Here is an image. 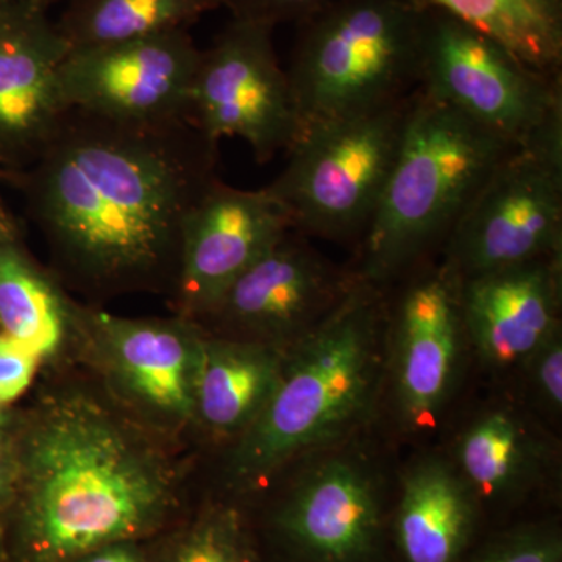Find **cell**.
<instances>
[{
    "label": "cell",
    "instance_id": "obj_1",
    "mask_svg": "<svg viewBox=\"0 0 562 562\" xmlns=\"http://www.w3.org/2000/svg\"><path fill=\"white\" fill-rule=\"evenodd\" d=\"M191 121L66 110L38 158L7 173L63 276L91 294L176 286L184 222L221 179Z\"/></svg>",
    "mask_w": 562,
    "mask_h": 562
},
{
    "label": "cell",
    "instance_id": "obj_2",
    "mask_svg": "<svg viewBox=\"0 0 562 562\" xmlns=\"http://www.w3.org/2000/svg\"><path fill=\"white\" fill-rule=\"evenodd\" d=\"M14 436L21 562H76L135 542L177 506L179 475L168 454L87 392L54 395Z\"/></svg>",
    "mask_w": 562,
    "mask_h": 562
},
{
    "label": "cell",
    "instance_id": "obj_3",
    "mask_svg": "<svg viewBox=\"0 0 562 562\" xmlns=\"http://www.w3.org/2000/svg\"><path fill=\"white\" fill-rule=\"evenodd\" d=\"M386 375V290L355 276L341 302L284 351L271 397L228 454L232 486L257 490L290 462L342 446L371 420Z\"/></svg>",
    "mask_w": 562,
    "mask_h": 562
},
{
    "label": "cell",
    "instance_id": "obj_4",
    "mask_svg": "<svg viewBox=\"0 0 562 562\" xmlns=\"http://www.w3.org/2000/svg\"><path fill=\"white\" fill-rule=\"evenodd\" d=\"M512 149L417 90L390 179L360 239L355 276L386 290L430 261L494 166Z\"/></svg>",
    "mask_w": 562,
    "mask_h": 562
},
{
    "label": "cell",
    "instance_id": "obj_5",
    "mask_svg": "<svg viewBox=\"0 0 562 562\" xmlns=\"http://www.w3.org/2000/svg\"><path fill=\"white\" fill-rule=\"evenodd\" d=\"M424 18L416 0H338L299 22L286 74L303 127L419 90Z\"/></svg>",
    "mask_w": 562,
    "mask_h": 562
},
{
    "label": "cell",
    "instance_id": "obj_6",
    "mask_svg": "<svg viewBox=\"0 0 562 562\" xmlns=\"http://www.w3.org/2000/svg\"><path fill=\"white\" fill-rule=\"evenodd\" d=\"M414 94L303 127L283 171L265 188L295 232L330 241L362 238L390 179Z\"/></svg>",
    "mask_w": 562,
    "mask_h": 562
},
{
    "label": "cell",
    "instance_id": "obj_7",
    "mask_svg": "<svg viewBox=\"0 0 562 562\" xmlns=\"http://www.w3.org/2000/svg\"><path fill=\"white\" fill-rule=\"evenodd\" d=\"M419 90L509 146L562 139V77L446 11L425 9Z\"/></svg>",
    "mask_w": 562,
    "mask_h": 562
},
{
    "label": "cell",
    "instance_id": "obj_8",
    "mask_svg": "<svg viewBox=\"0 0 562 562\" xmlns=\"http://www.w3.org/2000/svg\"><path fill=\"white\" fill-rule=\"evenodd\" d=\"M439 254L458 280L562 255V139L509 150Z\"/></svg>",
    "mask_w": 562,
    "mask_h": 562
},
{
    "label": "cell",
    "instance_id": "obj_9",
    "mask_svg": "<svg viewBox=\"0 0 562 562\" xmlns=\"http://www.w3.org/2000/svg\"><path fill=\"white\" fill-rule=\"evenodd\" d=\"M342 446L314 454L273 506L269 527L290 562H390L382 475L369 458Z\"/></svg>",
    "mask_w": 562,
    "mask_h": 562
},
{
    "label": "cell",
    "instance_id": "obj_10",
    "mask_svg": "<svg viewBox=\"0 0 562 562\" xmlns=\"http://www.w3.org/2000/svg\"><path fill=\"white\" fill-rule=\"evenodd\" d=\"M273 29L233 20L202 49L192 88L191 122L211 140L239 138L265 165L290 150L303 131Z\"/></svg>",
    "mask_w": 562,
    "mask_h": 562
},
{
    "label": "cell",
    "instance_id": "obj_11",
    "mask_svg": "<svg viewBox=\"0 0 562 562\" xmlns=\"http://www.w3.org/2000/svg\"><path fill=\"white\" fill-rule=\"evenodd\" d=\"M387 301V375L403 430H430L452 401L469 347L460 280L441 261L403 277Z\"/></svg>",
    "mask_w": 562,
    "mask_h": 562
},
{
    "label": "cell",
    "instance_id": "obj_12",
    "mask_svg": "<svg viewBox=\"0 0 562 562\" xmlns=\"http://www.w3.org/2000/svg\"><path fill=\"white\" fill-rule=\"evenodd\" d=\"M201 54L190 31L70 49L58 70L63 106L111 120L191 121Z\"/></svg>",
    "mask_w": 562,
    "mask_h": 562
},
{
    "label": "cell",
    "instance_id": "obj_13",
    "mask_svg": "<svg viewBox=\"0 0 562 562\" xmlns=\"http://www.w3.org/2000/svg\"><path fill=\"white\" fill-rule=\"evenodd\" d=\"M79 328L90 339L114 391L155 427L176 430L195 422V390L203 333L198 322L127 319L80 310Z\"/></svg>",
    "mask_w": 562,
    "mask_h": 562
},
{
    "label": "cell",
    "instance_id": "obj_14",
    "mask_svg": "<svg viewBox=\"0 0 562 562\" xmlns=\"http://www.w3.org/2000/svg\"><path fill=\"white\" fill-rule=\"evenodd\" d=\"M355 281L291 231L233 281L202 321L221 336L288 349L341 302Z\"/></svg>",
    "mask_w": 562,
    "mask_h": 562
},
{
    "label": "cell",
    "instance_id": "obj_15",
    "mask_svg": "<svg viewBox=\"0 0 562 562\" xmlns=\"http://www.w3.org/2000/svg\"><path fill=\"white\" fill-rule=\"evenodd\" d=\"M291 231L286 211L265 188L238 190L217 180L184 222L173 286L180 316H209L233 281Z\"/></svg>",
    "mask_w": 562,
    "mask_h": 562
},
{
    "label": "cell",
    "instance_id": "obj_16",
    "mask_svg": "<svg viewBox=\"0 0 562 562\" xmlns=\"http://www.w3.org/2000/svg\"><path fill=\"white\" fill-rule=\"evenodd\" d=\"M40 0L0 13V172L38 158L66 110L58 70L70 47Z\"/></svg>",
    "mask_w": 562,
    "mask_h": 562
},
{
    "label": "cell",
    "instance_id": "obj_17",
    "mask_svg": "<svg viewBox=\"0 0 562 562\" xmlns=\"http://www.w3.org/2000/svg\"><path fill=\"white\" fill-rule=\"evenodd\" d=\"M469 346L495 371L520 368L561 328L562 255L460 280Z\"/></svg>",
    "mask_w": 562,
    "mask_h": 562
},
{
    "label": "cell",
    "instance_id": "obj_18",
    "mask_svg": "<svg viewBox=\"0 0 562 562\" xmlns=\"http://www.w3.org/2000/svg\"><path fill=\"white\" fill-rule=\"evenodd\" d=\"M450 460L484 512L517 505L546 486L557 469V449L528 414L492 405L465 424Z\"/></svg>",
    "mask_w": 562,
    "mask_h": 562
},
{
    "label": "cell",
    "instance_id": "obj_19",
    "mask_svg": "<svg viewBox=\"0 0 562 562\" xmlns=\"http://www.w3.org/2000/svg\"><path fill=\"white\" fill-rule=\"evenodd\" d=\"M483 508L450 458L427 454L402 475L391 513L401 562H460L479 535Z\"/></svg>",
    "mask_w": 562,
    "mask_h": 562
},
{
    "label": "cell",
    "instance_id": "obj_20",
    "mask_svg": "<svg viewBox=\"0 0 562 562\" xmlns=\"http://www.w3.org/2000/svg\"><path fill=\"white\" fill-rule=\"evenodd\" d=\"M284 351L271 344L203 336L195 422L216 438H239L271 397Z\"/></svg>",
    "mask_w": 562,
    "mask_h": 562
},
{
    "label": "cell",
    "instance_id": "obj_21",
    "mask_svg": "<svg viewBox=\"0 0 562 562\" xmlns=\"http://www.w3.org/2000/svg\"><path fill=\"white\" fill-rule=\"evenodd\" d=\"M76 308L54 277L43 271L16 238L0 244V333L44 360L79 327Z\"/></svg>",
    "mask_w": 562,
    "mask_h": 562
},
{
    "label": "cell",
    "instance_id": "obj_22",
    "mask_svg": "<svg viewBox=\"0 0 562 562\" xmlns=\"http://www.w3.org/2000/svg\"><path fill=\"white\" fill-rule=\"evenodd\" d=\"M501 41L520 60L562 77V0H416Z\"/></svg>",
    "mask_w": 562,
    "mask_h": 562
},
{
    "label": "cell",
    "instance_id": "obj_23",
    "mask_svg": "<svg viewBox=\"0 0 562 562\" xmlns=\"http://www.w3.org/2000/svg\"><path fill=\"white\" fill-rule=\"evenodd\" d=\"M220 0H66L57 21L70 49L190 31Z\"/></svg>",
    "mask_w": 562,
    "mask_h": 562
},
{
    "label": "cell",
    "instance_id": "obj_24",
    "mask_svg": "<svg viewBox=\"0 0 562 562\" xmlns=\"http://www.w3.org/2000/svg\"><path fill=\"white\" fill-rule=\"evenodd\" d=\"M165 562H261L243 513L211 506L181 535Z\"/></svg>",
    "mask_w": 562,
    "mask_h": 562
},
{
    "label": "cell",
    "instance_id": "obj_25",
    "mask_svg": "<svg viewBox=\"0 0 562 562\" xmlns=\"http://www.w3.org/2000/svg\"><path fill=\"white\" fill-rule=\"evenodd\" d=\"M460 562H562V531L554 520L514 525L473 543Z\"/></svg>",
    "mask_w": 562,
    "mask_h": 562
},
{
    "label": "cell",
    "instance_id": "obj_26",
    "mask_svg": "<svg viewBox=\"0 0 562 562\" xmlns=\"http://www.w3.org/2000/svg\"><path fill=\"white\" fill-rule=\"evenodd\" d=\"M520 369L527 373L528 387L536 405L550 416H561L562 330L553 333L542 346L532 351Z\"/></svg>",
    "mask_w": 562,
    "mask_h": 562
},
{
    "label": "cell",
    "instance_id": "obj_27",
    "mask_svg": "<svg viewBox=\"0 0 562 562\" xmlns=\"http://www.w3.org/2000/svg\"><path fill=\"white\" fill-rule=\"evenodd\" d=\"M233 20L258 22L276 29L284 22L308 20L338 0H220Z\"/></svg>",
    "mask_w": 562,
    "mask_h": 562
},
{
    "label": "cell",
    "instance_id": "obj_28",
    "mask_svg": "<svg viewBox=\"0 0 562 562\" xmlns=\"http://www.w3.org/2000/svg\"><path fill=\"white\" fill-rule=\"evenodd\" d=\"M40 361L32 351L0 333V406L7 408L25 394Z\"/></svg>",
    "mask_w": 562,
    "mask_h": 562
},
{
    "label": "cell",
    "instance_id": "obj_29",
    "mask_svg": "<svg viewBox=\"0 0 562 562\" xmlns=\"http://www.w3.org/2000/svg\"><path fill=\"white\" fill-rule=\"evenodd\" d=\"M18 491L16 436L0 430V512L13 505Z\"/></svg>",
    "mask_w": 562,
    "mask_h": 562
},
{
    "label": "cell",
    "instance_id": "obj_30",
    "mask_svg": "<svg viewBox=\"0 0 562 562\" xmlns=\"http://www.w3.org/2000/svg\"><path fill=\"white\" fill-rule=\"evenodd\" d=\"M76 562H146L133 542L111 543L85 554Z\"/></svg>",
    "mask_w": 562,
    "mask_h": 562
},
{
    "label": "cell",
    "instance_id": "obj_31",
    "mask_svg": "<svg viewBox=\"0 0 562 562\" xmlns=\"http://www.w3.org/2000/svg\"><path fill=\"white\" fill-rule=\"evenodd\" d=\"M16 225L11 221L9 213L0 205V244L16 238Z\"/></svg>",
    "mask_w": 562,
    "mask_h": 562
},
{
    "label": "cell",
    "instance_id": "obj_32",
    "mask_svg": "<svg viewBox=\"0 0 562 562\" xmlns=\"http://www.w3.org/2000/svg\"><path fill=\"white\" fill-rule=\"evenodd\" d=\"M11 416L9 409L0 406V430H9L11 428Z\"/></svg>",
    "mask_w": 562,
    "mask_h": 562
},
{
    "label": "cell",
    "instance_id": "obj_33",
    "mask_svg": "<svg viewBox=\"0 0 562 562\" xmlns=\"http://www.w3.org/2000/svg\"><path fill=\"white\" fill-rule=\"evenodd\" d=\"M20 2L21 0H0V13H3V11L11 9V7H14Z\"/></svg>",
    "mask_w": 562,
    "mask_h": 562
},
{
    "label": "cell",
    "instance_id": "obj_34",
    "mask_svg": "<svg viewBox=\"0 0 562 562\" xmlns=\"http://www.w3.org/2000/svg\"><path fill=\"white\" fill-rule=\"evenodd\" d=\"M40 2H43L46 7H50L54 5V3L66 2V0H40Z\"/></svg>",
    "mask_w": 562,
    "mask_h": 562
},
{
    "label": "cell",
    "instance_id": "obj_35",
    "mask_svg": "<svg viewBox=\"0 0 562 562\" xmlns=\"http://www.w3.org/2000/svg\"><path fill=\"white\" fill-rule=\"evenodd\" d=\"M0 562H3L2 542H0Z\"/></svg>",
    "mask_w": 562,
    "mask_h": 562
}]
</instances>
